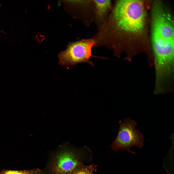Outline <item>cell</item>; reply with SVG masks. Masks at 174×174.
<instances>
[{
	"mask_svg": "<svg viewBox=\"0 0 174 174\" xmlns=\"http://www.w3.org/2000/svg\"><path fill=\"white\" fill-rule=\"evenodd\" d=\"M149 1L124 0L117 1L113 11V17L118 30L124 43L123 52L129 61L141 53L147 59L152 57L148 35V8Z\"/></svg>",
	"mask_w": 174,
	"mask_h": 174,
	"instance_id": "cell-1",
	"label": "cell"
},
{
	"mask_svg": "<svg viewBox=\"0 0 174 174\" xmlns=\"http://www.w3.org/2000/svg\"><path fill=\"white\" fill-rule=\"evenodd\" d=\"M32 174H40L39 173H33Z\"/></svg>",
	"mask_w": 174,
	"mask_h": 174,
	"instance_id": "cell-8",
	"label": "cell"
},
{
	"mask_svg": "<svg viewBox=\"0 0 174 174\" xmlns=\"http://www.w3.org/2000/svg\"><path fill=\"white\" fill-rule=\"evenodd\" d=\"M97 9V14L102 18L107 12L111 4L110 0H94Z\"/></svg>",
	"mask_w": 174,
	"mask_h": 174,
	"instance_id": "cell-5",
	"label": "cell"
},
{
	"mask_svg": "<svg viewBox=\"0 0 174 174\" xmlns=\"http://www.w3.org/2000/svg\"><path fill=\"white\" fill-rule=\"evenodd\" d=\"M33 172L27 171H7L1 174H32Z\"/></svg>",
	"mask_w": 174,
	"mask_h": 174,
	"instance_id": "cell-6",
	"label": "cell"
},
{
	"mask_svg": "<svg viewBox=\"0 0 174 174\" xmlns=\"http://www.w3.org/2000/svg\"><path fill=\"white\" fill-rule=\"evenodd\" d=\"M93 39L83 40L70 44L65 50L59 54L58 64L68 67L78 64L87 63L93 66L90 59L93 57L92 52V47L95 44Z\"/></svg>",
	"mask_w": 174,
	"mask_h": 174,
	"instance_id": "cell-3",
	"label": "cell"
},
{
	"mask_svg": "<svg viewBox=\"0 0 174 174\" xmlns=\"http://www.w3.org/2000/svg\"><path fill=\"white\" fill-rule=\"evenodd\" d=\"M55 170L58 174H64L72 171L77 167L78 161L72 152H65L57 157Z\"/></svg>",
	"mask_w": 174,
	"mask_h": 174,
	"instance_id": "cell-4",
	"label": "cell"
},
{
	"mask_svg": "<svg viewBox=\"0 0 174 174\" xmlns=\"http://www.w3.org/2000/svg\"><path fill=\"white\" fill-rule=\"evenodd\" d=\"M118 133L111 146L116 151L120 150H126L133 154L135 152L130 150L133 146L140 149L144 145L143 135L141 131L137 130V123L129 117H126L123 122H119Z\"/></svg>",
	"mask_w": 174,
	"mask_h": 174,
	"instance_id": "cell-2",
	"label": "cell"
},
{
	"mask_svg": "<svg viewBox=\"0 0 174 174\" xmlns=\"http://www.w3.org/2000/svg\"><path fill=\"white\" fill-rule=\"evenodd\" d=\"M90 167H84L76 172L74 174H93V172Z\"/></svg>",
	"mask_w": 174,
	"mask_h": 174,
	"instance_id": "cell-7",
	"label": "cell"
}]
</instances>
